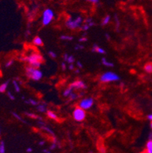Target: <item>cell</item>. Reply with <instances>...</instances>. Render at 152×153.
I'll return each instance as SVG.
<instances>
[{"instance_id":"cell-36","label":"cell","mask_w":152,"mask_h":153,"mask_svg":"<svg viewBox=\"0 0 152 153\" xmlns=\"http://www.w3.org/2000/svg\"><path fill=\"white\" fill-rule=\"evenodd\" d=\"M77 66L78 67V69H83L82 63H81L80 61H77Z\"/></svg>"},{"instance_id":"cell-38","label":"cell","mask_w":152,"mask_h":153,"mask_svg":"<svg viewBox=\"0 0 152 153\" xmlns=\"http://www.w3.org/2000/svg\"><path fill=\"white\" fill-rule=\"evenodd\" d=\"M87 40V37H81L79 39V42H86Z\"/></svg>"},{"instance_id":"cell-25","label":"cell","mask_w":152,"mask_h":153,"mask_svg":"<svg viewBox=\"0 0 152 153\" xmlns=\"http://www.w3.org/2000/svg\"><path fill=\"white\" fill-rule=\"evenodd\" d=\"M25 103L26 104H31V105L33 106H37L38 104V102H37L34 99H29V100H27V101H25Z\"/></svg>"},{"instance_id":"cell-34","label":"cell","mask_w":152,"mask_h":153,"mask_svg":"<svg viewBox=\"0 0 152 153\" xmlns=\"http://www.w3.org/2000/svg\"><path fill=\"white\" fill-rule=\"evenodd\" d=\"M86 1L88 2H91V3L94 5H97L99 3V0H86Z\"/></svg>"},{"instance_id":"cell-39","label":"cell","mask_w":152,"mask_h":153,"mask_svg":"<svg viewBox=\"0 0 152 153\" xmlns=\"http://www.w3.org/2000/svg\"><path fill=\"white\" fill-rule=\"evenodd\" d=\"M69 56V55L68 53H65L64 55H63V59L65 60V62H66V61H67Z\"/></svg>"},{"instance_id":"cell-6","label":"cell","mask_w":152,"mask_h":153,"mask_svg":"<svg viewBox=\"0 0 152 153\" xmlns=\"http://www.w3.org/2000/svg\"><path fill=\"white\" fill-rule=\"evenodd\" d=\"M72 116L75 121L82 122L85 120V117H86V112H85V110L78 107L73 110Z\"/></svg>"},{"instance_id":"cell-27","label":"cell","mask_w":152,"mask_h":153,"mask_svg":"<svg viewBox=\"0 0 152 153\" xmlns=\"http://www.w3.org/2000/svg\"><path fill=\"white\" fill-rule=\"evenodd\" d=\"M69 64H71V63H74L75 62V59L74 56H69V57H68V59L67 61H66Z\"/></svg>"},{"instance_id":"cell-47","label":"cell","mask_w":152,"mask_h":153,"mask_svg":"<svg viewBox=\"0 0 152 153\" xmlns=\"http://www.w3.org/2000/svg\"><path fill=\"white\" fill-rule=\"evenodd\" d=\"M151 128L152 129V121H151Z\"/></svg>"},{"instance_id":"cell-18","label":"cell","mask_w":152,"mask_h":153,"mask_svg":"<svg viewBox=\"0 0 152 153\" xmlns=\"http://www.w3.org/2000/svg\"><path fill=\"white\" fill-rule=\"evenodd\" d=\"M110 18H111L110 15L105 16V17L103 18V20H102V21H101V25H102V26H105V25H107V24H109V22L110 21Z\"/></svg>"},{"instance_id":"cell-10","label":"cell","mask_w":152,"mask_h":153,"mask_svg":"<svg viewBox=\"0 0 152 153\" xmlns=\"http://www.w3.org/2000/svg\"><path fill=\"white\" fill-rule=\"evenodd\" d=\"M92 52H96V53H98L100 54H105L106 51L104 49H103L102 47H100L98 45H97V44H94L93 46V47L91 49Z\"/></svg>"},{"instance_id":"cell-44","label":"cell","mask_w":152,"mask_h":153,"mask_svg":"<svg viewBox=\"0 0 152 153\" xmlns=\"http://www.w3.org/2000/svg\"><path fill=\"white\" fill-rule=\"evenodd\" d=\"M43 152L49 153V152H51V151H50V150H46V149H44V150H43Z\"/></svg>"},{"instance_id":"cell-41","label":"cell","mask_w":152,"mask_h":153,"mask_svg":"<svg viewBox=\"0 0 152 153\" xmlns=\"http://www.w3.org/2000/svg\"><path fill=\"white\" fill-rule=\"evenodd\" d=\"M105 37H106V38L107 39L108 41H110V35H109V34H107H107H105Z\"/></svg>"},{"instance_id":"cell-37","label":"cell","mask_w":152,"mask_h":153,"mask_svg":"<svg viewBox=\"0 0 152 153\" xmlns=\"http://www.w3.org/2000/svg\"><path fill=\"white\" fill-rule=\"evenodd\" d=\"M61 67H62V70H63V71H65V70L66 69V64L63 62V63H62V64H61Z\"/></svg>"},{"instance_id":"cell-26","label":"cell","mask_w":152,"mask_h":153,"mask_svg":"<svg viewBox=\"0 0 152 153\" xmlns=\"http://www.w3.org/2000/svg\"><path fill=\"white\" fill-rule=\"evenodd\" d=\"M90 27H90V25H88V24H87V23H85V25L81 26V30L83 31H87V30H89Z\"/></svg>"},{"instance_id":"cell-14","label":"cell","mask_w":152,"mask_h":153,"mask_svg":"<svg viewBox=\"0 0 152 153\" xmlns=\"http://www.w3.org/2000/svg\"><path fill=\"white\" fill-rule=\"evenodd\" d=\"M101 63L103 64V65H105L107 67H113L114 64L112 63V62H110V61H108L105 57H103L102 59H101Z\"/></svg>"},{"instance_id":"cell-3","label":"cell","mask_w":152,"mask_h":153,"mask_svg":"<svg viewBox=\"0 0 152 153\" xmlns=\"http://www.w3.org/2000/svg\"><path fill=\"white\" fill-rule=\"evenodd\" d=\"M83 23V19L81 16H78L75 18H72V17H69L66 22H65V25L69 29L75 30L77 28L81 27V25Z\"/></svg>"},{"instance_id":"cell-17","label":"cell","mask_w":152,"mask_h":153,"mask_svg":"<svg viewBox=\"0 0 152 153\" xmlns=\"http://www.w3.org/2000/svg\"><path fill=\"white\" fill-rule=\"evenodd\" d=\"M146 152L152 153V140H149L146 144Z\"/></svg>"},{"instance_id":"cell-32","label":"cell","mask_w":152,"mask_h":153,"mask_svg":"<svg viewBox=\"0 0 152 153\" xmlns=\"http://www.w3.org/2000/svg\"><path fill=\"white\" fill-rule=\"evenodd\" d=\"M57 143H56V142H53V143H52L51 144V146H49V150H50V151H52V150H55V149H56V146H57Z\"/></svg>"},{"instance_id":"cell-46","label":"cell","mask_w":152,"mask_h":153,"mask_svg":"<svg viewBox=\"0 0 152 153\" xmlns=\"http://www.w3.org/2000/svg\"><path fill=\"white\" fill-rule=\"evenodd\" d=\"M149 140H152V133H150L149 134Z\"/></svg>"},{"instance_id":"cell-2","label":"cell","mask_w":152,"mask_h":153,"mask_svg":"<svg viewBox=\"0 0 152 153\" xmlns=\"http://www.w3.org/2000/svg\"><path fill=\"white\" fill-rule=\"evenodd\" d=\"M25 73L28 79L34 81H40L43 78V72L38 68L33 67L31 65L26 68Z\"/></svg>"},{"instance_id":"cell-20","label":"cell","mask_w":152,"mask_h":153,"mask_svg":"<svg viewBox=\"0 0 152 153\" xmlns=\"http://www.w3.org/2000/svg\"><path fill=\"white\" fill-rule=\"evenodd\" d=\"M12 115H13V117H15V118H16L17 120H18L19 121L21 122H23V123H25V124H27V122H26L24 119H22V117H21L20 115L18 114L17 113L15 112H12Z\"/></svg>"},{"instance_id":"cell-31","label":"cell","mask_w":152,"mask_h":153,"mask_svg":"<svg viewBox=\"0 0 152 153\" xmlns=\"http://www.w3.org/2000/svg\"><path fill=\"white\" fill-rule=\"evenodd\" d=\"M48 54H49V56H50L51 58H53V59H56V56H57V55H56V53H55V52H53V51H51V50L48 52Z\"/></svg>"},{"instance_id":"cell-30","label":"cell","mask_w":152,"mask_h":153,"mask_svg":"<svg viewBox=\"0 0 152 153\" xmlns=\"http://www.w3.org/2000/svg\"><path fill=\"white\" fill-rule=\"evenodd\" d=\"M13 63H14V59H9V61H7L5 65V67L6 68H9L13 65Z\"/></svg>"},{"instance_id":"cell-24","label":"cell","mask_w":152,"mask_h":153,"mask_svg":"<svg viewBox=\"0 0 152 153\" xmlns=\"http://www.w3.org/2000/svg\"><path fill=\"white\" fill-rule=\"evenodd\" d=\"M85 23H87V24H88L91 27H93V26H94V25H95V23H94V21H93V19H92V18H87V19L85 21Z\"/></svg>"},{"instance_id":"cell-45","label":"cell","mask_w":152,"mask_h":153,"mask_svg":"<svg viewBox=\"0 0 152 153\" xmlns=\"http://www.w3.org/2000/svg\"><path fill=\"white\" fill-rule=\"evenodd\" d=\"M44 143H45L44 141H41V142H39V145H40V146H43V145H44Z\"/></svg>"},{"instance_id":"cell-23","label":"cell","mask_w":152,"mask_h":153,"mask_svg":"<svg viewBox=\"0 0 152 153\" xmlns=\"http://www.w3.org/2000/svg\"><path fill=\"white\" fill-rule=\"evenodd\" d=\"M12 84H13L14 88H15V90L16 92H20V86L18 85V82L15 81V80H14Z\"/></svg>"},{"instance_id":"cell-43","label":"cell","mask_w":152,"mask_h":153,"mask_svg":"<svg viewBox=\"0 0 152 153\" xmlns=\"http://www.w3.org/2000/svg\"><path fill=\"white\" fill-rule=\"evenodd\" d=\"M33 152V149H32V148H27V152Z\"/></svg>"},{"instance_id":"cell-11","label":"cell","mask_w":152,"mask_h":153,"mask_svg":"<svg viewBox=\"0 0 152 153\" xmlns=\"http://www.w3.org/2000/svg\"><path fill=\"white\" fill-rule=\"evenodd\" d=\"M47 117L50 118V119L53 120H56V121H58L59 118L58 116L56 115V114L53 111H52V110H47Z\"/></svg>"},{"instance_id":"cell-22","label":"cell","mask_w":152,"mask_h":153,"mask_svg":"<svg viewBox=\"0 0 152 153\" xmlns=\"http://www.w3.org/2000/svg\"><path fill=\"white\" fill-rule=\"evenodd\" d=\"M60 40L71 41L73 40V37L69 36V35H62V36H60Z\"/></svg>"},{"instance_id":"cell-29","label":"cell","mask_w":152,"mask_h":153,"mask_svg":"<svg viewBox=\"0 0 152 153\" xmlns=\"http://www.w3.org/2000/svg\"><path fill=\"white\" fill-rule=\"evenodd\" d=\"M5 152V146L4 142H0V153Z\"/></svg>"},{"instance_id":"cell-19","label":"cell","mask_w":152,"mask_h":153,"mask_svg":"<svg viewBox=\"0 0 152 153\" xmlns=\"http://www.w3.org/2000/svg\"><path fill=\"white\" fill-rule=\"evenodd\" d=\"M145 71L148 73H152V63H147L145 65Z\"/></svg>"},{"instance_id":"cell-1","label":"cell","mask_w":152,"mask_h":153,"mask_svg":"<svg viewBox=\"0 0 152 153\" xmlns=\"http://www.w3.org/2000/svg\"><path fill=\"white\" fill-rule=\"evenodd\" d=\"M23 60L28 63V64L33 67L39 69L43 61V57L38 53H34L30 54L28 56H26L25 58H23Z\"/></svg>"},{"instance_id":"cell-9","label":"cell","mask_w":152,"mask_h":153,"mask_svg":"<svg viewBox=\"0 0 152 153\" xmlns=\"http://www.w3.org/2000/svg\"><path fill=\"white\" fill-rule=\"evenodd\" d=\"M37 110L40 113H46L47 111V105L46 103H40L37 105Z\"/></svg>"},{"instance_id":"cell-8","label":"cell","mask_w":152,"mask_h":153,"mask_svg":"<svg viewBox=\"0 0 152 153\" xmlns=\"http://www.w3.org/2000/svg\"><path fill=\"white\" fill-rule=\"evenodd\" d=\"M69 86L73 89H86L87 88V85L85 82L81 80H76L70 84Z\"/></svg>"},{"instance_id":"cell-21","label":"cell","mask_w":152,"mask_h":153,"mask_svg":"<svg viewBox=\"0 0 152 153\" xmlns=\"http://www.w3.org/2000/svg\"><path fill=\"white\" fill-rule=\"evenodd\" d=\"M79 97H80L79 95H78L77 94H75V93L72 92L71 93V95H70L68 98H69V99L70 101H75V100L78 99Z\"/></svg>"},{"instance_id":"cell-35","label":"cell","mask_w":152,"mask_h":153,"mask_svg":"<svg viewBox=\"0 0 152 153\" xmlns=\"http://www.w3.org/2000/svg\"><path fill=\"white\" fill-rule=\"evenodd\" d=\"M84 49V46L82 45H76L75 47V50H83Z\"/></svg>"},{"instance_id":"cell-7","label":"cell","mask_w":152,"mask_h":153,"mask_svg":"<svg viewBox=\"0 0 152 153\" xmlns=\"http://www.w3.org/2000/svg\"><path fill=\"white\" fill-rule=\"evenodd\" d=\"M94 99L92 98H83L79 104H78V107L82 108L84 110H88L90 108H92V106L94 105Z\"/></svg>"},{"instance_id":"cell-16","label":"cell","mask_w":152,"mask_h":153,"mask_svg":"<svg viewBox=\"0 0 152 153\" xmlns=\"http://www.w3.org/2000/svg\"><path fill=\"white\" fill-rule=\"evenodd\" d=\"M9 86V82H5L0 86V93H4L6 92L7 88Z\"/></svg>"},{"instance_id":"cell-33","label":"cell","mask_w":152,"mask_h":153,"mask_svg":"<svg viewBox=\"0 0 152 153\" xmlns=\"http://www.w3.org/2000/svg\"><path fill=\"white\" fill-rule=\"evenodd\" d=\"M7 95H8V96H9V98H10V100H11V101H15V97L12 94H11L10 92H9L7 93Z\"/></svg>"},{"instance_id":"cell-13","label":"cell","mask_w":152,"mask_h":153,"mask_svg":"<svg viewBox=\"0 0 152 153\" xmlns=\"http://www.w3.org/2000/svg\"><path fill=\"white\" fill-rule=\"evenodd\" d=\"M26 116H27L30 118H31V119H36V120H42L43 118L41 117H39L38 115L35 114L34 113H30V112H26L25 114Z\"/></svg>"},{"instance_id":"cell-5","label":"cell","mask_w":152,"mask_h":153,"mask_svg":"<svg viewBox=\"0 0 152 153\" xmlns=\"http://www.w3.org/2000/svg\"><path fill=\"white\" fill-rule=\"evenodd\" d=\"M54 18L53 11L50 9H47L44 10L42 15V24L44 26L49 25Z\"/></svg>"},{"instance_id":"cell-28","label":"cell","mask_w":152,"mask_h":153,"mask_svg":"<svg viewBox=\"0 0 152 153\" xmlns=\"http://www.w3.org/2000/svg\"><path fill=\"white\" fill-rule=\"evenodd\" d=\"M115 21H116V31H119V25H120V23H119V19L118 16L115 15Z\"/></svg>"},{"instance_id":"cell-48","label":"cell","mask_w":152,"mask_h":153,"mask_svg":"<svg viewBox=\"0 0 152 153\" xmlns=\"http://www.w3.org/2000/svg\"><path fill=\"white\" fill-rule=\"evenodd\" d=\"M0 136H1V131H0Z\"/></svg>"},{"instance_id":"cell-4","label":"cell","mask_w":152,"mask_h":153,"mask_svg":"<svg viewBox=\"0 0 152 153\" xmlns=\"http://www.w3.org/2000/svg\"><path fill=\"white\" fill-rule=\"evenodd\" d=\"M120 80V77L113 72H107L100 77V81L102 83H109L112 82H117Z\"/></svg>"},{"instance_id":"cell-15","label":"cell","mask_w":152,"mask_h":153,"mask_svg":"<svg viewBox=\"0 0 152 153\" xmlns=\"http://www.w3.org/2000/svg\"><path fill=\"white\" fill-rule=\"evenodd\" d=\"M73 90H74L73 88H71L70 86H69V87H68L67 88H65V91L63 92V96H64V97L68 98L70 95H71V93L73 92Z\"/></svg>"},{"instance_id":"cell-40","label":"cell","mask_w":152,"mask_h":153,"mask_svg":"<svg viewBox=\"0 0 152 153\" xmlns=\"http://www.w3.org/2000/svg\"><path fill=\"white\" fill-rule=\"evenodd\" d=\"M69 69L70 70H75L74 64H73V63H71V64H69Z\"/></svg>"},{"instance_id":"cell-12","label":"cell","mask_w":152,"mask_h":153,"mask_svg":"<svg viewBox=\"0 0 152 153\" xmlns=\"http://www.w3.org/2000/svg\"><path fill=\"white\" fill-rule=\"evenodd\" d=\"M33 43H34L35 46H37V47H40V46H43V40L40 38V37H35L33 40Z\"/></svg>"},{"instance_id":"cell-42","label":"cell","mask_w":152,"mask_h":153,"mask_svg":"<svg viewBox=\"0 0 152 153\" xmlns=\"http://www.w3.org/2000/svg\"><path fill=\"white\" fill-rule=\"evenodd\" d=\"M148 119L149 120H151V121H152V114H151L148 115Z\"/></svg>"}]
</instances>
